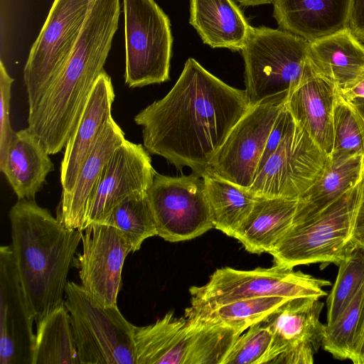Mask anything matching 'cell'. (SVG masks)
Instances as JSON below:
<instances>
[{
	"instance_id": "obj_1",
	"label": "cell",
	"mask_w": 364,
	"mask_h": 364,
	"mask_svg": "<svg viewBox=\"0 0 364 364\" xmlns=\"http://www.w3.org/2000/svg\"><path fill=\"white\" fill-rule=\"evenodd\" d=\"M250 107L245 90L230 87L189 58L171 90L134 120L149 154L202 176Z\"/></svg>"
},
{
	"instance_id": "obj_2",
	"label": "cell",
	"mask_w": 364,
	"mask_h": 364,
	"mask_svg": "<svg viewBox=\"0 0 364 364\" xmlns=\"http://www.w3.org/2000/svg\"><path fill=\"white\" fill-rule=\"evenodd\" d=\"M9 218L19 279L38 323L64 305L67 278L82 231L67 228L31 199L18 200Z\"/></svg>"
},
{
	"instance_id": "obj_3",
	"label": "cell",
	"mask_w": 364,
	"mask_h": 364,
	"mask_svg": "<svg viewBox=\"0 0 364 364\" xmlns=\"http://www.w3.org/2000/svg\"><path fill=\"white\" fill-rule=\"evenodd\" d=\"M117 31L108 18L88 14L65 63L28 114L27 129L49 155L60 152L75 130Z\"/></svg>"
},
{
	"instance_id": "obj_4",
	"label": "cell",
	"mask_w": 364,
	"mask_h": 364,
	"mask_svg": "<svg viewBox=\"0 0 364 364\" xmlns=\"http://www.w3.org/2000/svg\"><path fill=\"white\" fill-rule=\"evenodd\" d=\"M363 195L364 178L318 214L292 223L269 252L274 264L291 269L338 265L355 249L353 230Z\"/></svg>"
},
{
	"instance_id": "obj_5",
	"label": "cell",
	"mask_w": 364,
	"mask_h": 364,
	"mask_svg": "<svg viewBox=\"0 0 364 364\" xmlns=\"http://www.w3.org/2000/svg\"><path fill=\"white\" fill-rule=\"evenodd\" d=\"M241 51L252 106L288 94L298 85L309 59V42L282 29L250 26Z\"/></svg>"
},
{
	"instance_id": "obj_6",
	"label": "cell",
	"mask_w": 364,
	"mask_h": 364,
	"mask_svg": "<svg viewBox=\"0 0 364 364\" xmlns=\"http://www.w3.org/2000/svg\"><path fill=\"white\" fill-rule=\"evenodd\" d=\"M65 296L80 364H136L135 326L117 305L101 304L73 282Z\"/></svg>"
},
{
	"instance_id": "obj_7",
	"label": "cell",
	"mask_w": 364,
	"mask_h": 364,
	"mask_svg": "<svg viewBox=\"0 0 364 364\" xmlns=\"http://www.w3.org/2000/svg\"><path fill=\"white\" fill-rule=\"evenodd\" d=\"M125 83L132 88L169 80L173 38L168 16L154 0H122Z\"/></svg>"
},
{
	"instance_id": "obj_8",
	"label": "cell",
	"mask_w": 364,
	"mask_h": 364,
	"mask_svg": "<svg viewBox=\"0 0 364 364\" xmlns=\"http://www.w3.org/2000/svg\"><path fill=\"white\" fill-rule=\"evenodd\" d=\"M91 0H54L23 68L28 114L60 72L80 35Z\"/></svg>"
},
{
	"instance_id": "obj_9",
	"label": "cell",
	"mask_w": 364,
	"mask_h": 364,
	"mask_svg": "<svg viewBox=\"0 0 364 364\" xmlns=\"http://www.w3.org/2000/svg\"><path fill=\"white\" fill-rule=\"evenodd\" d=\"M329 285L328 280L274 264L270 268L258 267L248 271L220 268L210 275L205 284L191 287L189 291L191 300L220 304L262 296L322 298L327 295L324 288Z\"/></svg>"
},
{
	"instance_id": "obj_10",
	"label": "cell",
	"mask_w": 364,
	"mask_h": 364,
	"mask_svg": "<svg viewBox=\"0 0 364 364\" xmlns=\"http://www.w3.org/2000/svg\"><path fill=\"white\" fill-rule=\"evenodd\" d=\"M147 195L157 235L171 242L194 239L213 228L203 178L156 173Z\"/></svg>"
},
{
	"instance_id": "obj_11",
	"label": "cell",
	"mask_w": 364,
	"mask_h": 364,
	"mask_svg": "<svg viewBox=\"0 0 364 364\" xmlns=\"http://www.w3.org/2000/svg\"><path fill=\"white\" fill-rule=\"evenodd\" d=\"M327 159L294 120L249 190L256 197L299 199L321 176Z\"/></svg>"
},
{
	"instance_id": "obj_12",
	"label": "cell",
	"mask_w": 364,
	"mask_h": 364,
	"mask_svg": "<svg viewBox=\"0 0 364 364\" xmlns=\"http://www.w3.org/2000/svg\"><path fill=\"white\" fill-rule=\"evenodd\" d=\"M288 94H281L252 105L234 126L213 158V171L235 184L250 189L267 141Z\"/></svg>"
},
{
	"instance_id": "obj_13",
	"label": "cell",
	"mask_w": 364,
	"mask_h": 364,
	"mask_svg": "<svg viewBox=\"0 0 364 364\" xmlns=\"http://www.w3.org/2000/svg\"><path fill=\"white\" fill-rule=\"evenodd\" d=\"M323 307L321 298H294L281 305L263 321L272 338L264 363L312 364L322 346L325 326L320 316Z\"/></svg>"
},
{
	"instance_id": "obj_14",
	"label": "cell",
	"mask_w": 364,
	"mask_h": 364,
	"mask_svg": "<svg viewBox=\"0 0 364 364\" xmlns=\"http://www.w3.org/2000/svg\"><path fill=\"white\" fill-rule=\"evenodd\" d=\"M82 236V252L75 259L82 287L105 306L117 305L122 267L132 247L116 228L94 223Z\"/></svg>"
},
{
	"instance_id": "obj_15",
	"label": "cell",
	"mask_w": 364,
	"mask_h": 364,
	"mask_svg": "<svg viewBox=\"0 0 364 364\" xmlns=\"http://www.w3.org/2000/svg\"><path fill=\"white\" fill-rule=\"evenodd\" d=\"M156 173L144 146L126 139L112 154L88 200L82 231L89 225L104 223L125 198L146 192Z\"/></svg>"
},
{
	"instance_id": "obj_16",
	"label": "cell",
	"mask_w": 364,
	"mask_h": 364,
	"mask_svg": "<svg viewBox=\"0 0 364 364\" xmlns=\"http://www.w3.org/2000/svg\"><path fill=\"white\" fill-rule=\"evenodd\" d=\"M34 316L11 245L0 247V364H32Z\"/></svg>"
},
{
	"instance_id": "obj_17",
	"label": "cell",
	"mask_w": 364,
	"mask_h": 364,
	"mask_svg": "<svg viewBox=\"0 0 364 364\" xmlns=\"http://www.w3.org/2000/svg\"><path fill=\"white\" fill-rule=\"evenodd\" d=\"M338 87L314 67L309 58L285 106L295 122L329 156L333 146V107Z\"/></svg>"
},
{
	"instance_id": "obj_18",
	"label": "cell",
	"mask_w": 364,
	"mask_h": 364,
	"mask_svg": "<svg viewBox=\"0 0 364 364\" xmlns=\"http://www.w3.org/2000/svg\"><path fill=\"white\" fill-rule=\"evenodd\" d=\"M114 97L111 77L104 70L98 77L65 146L60 165L62 193H69L73 190L85 161L112 117L111 110Z\"/></svg>"
},
{
	"instance_id": "obj_19",
	"label": "cell",
	"mask_w": 364,
	"mask_h": 364,
	"mask_svg": "<svg viewBox=\"0 0 364 364\" xmlns=\"http://www.w3.org/2000/svg\"><path fill=\"white\" fill-rule=\"evenodd\" d=\"M280 29L309 42L348 28L350 0H274Z\"/></svg>"
},
{
	"instance_id": "obj_20",
	"label": "cell",
	"mask_w": 364,
	"mask_h": 364,
	"mask_svg": "<svg viewBox=\"0 0 364 364\" xmlns=\"http://www.w3.org/2000/svg\"><path fill=\"white\" fill-rule=\"evenodd\" d=\"M125 140L112 117L85 161L73 190L62 193L57 218L67 228L82 231L88 200L112 154Z\"/></svg>"
},
{
	"instance_id": "obj_21",
	"label": "cell",
	"mask_w": 364,
	"mask_h": 364,
	"mask_svg": "<svg viewBox=\"0 0 364 364\" xmlns=\"http://www.w3.org/2000/svg\"><path fill=\"white\" fill-rule=\"evenodd\" d=\"M0 170L18 200H34L54 165L40 141L26 128L16 132Z\"/></svg>"
},
{
	"instance_id": "obj_22",
	"label": "cell",
	"mask_w": 364,
	"mask_h": 364,
	"mask_svg": "<svg viewBox=\"0 0 364 364\" xmlns=\"http://www.w3.org/2000/svg\"><path fill=\"white\" fill-rule=\"evenodd\" d=\"M364 178V156L331 154L312 186L298 199L292 223L318 214Z\"/></svg>"
},
{
	"instance_id": "obj_23",
	"label": "cell",
	"mask_w": 364,
	"mask_h": 364,
	"mask_svg": "<svg viewBox=\"0 0 364 364\" xmlns=\"http://www.w3.org/2000/svg\"><path fill=\"white\" fill-rule=\"evenodd\" d=\"M297 205L298 199L257 197L234 238L249 252H269L291 226Z\"/></svg>"
},
{
	"instance_id": "obj_24",
	"label": "cell",
	"mask_w": 364,
	"mask_h": 364,
	"mask_svg": "<svg viewBox=\"0 0 364 364\" xmlns=\"http://www.w3.org/2000/svg\"><path fill=\"white\" fill-rule=\"evenodd\" d=\"M190 23L212 48L241 50L250 25L232 0H191Z\"/></svg>"
},
{
	"instance_id": "obj_25",
	"label": "cell",
	"mask_w": 364,
	"mask_h": 364,
	"mask_svg": "<svg viewBox=\"0 0 364 364\" xmlns=\"http://www.w3.org/2000/svg\"><path fill=\"white\" fill-rule=\"evenodd\" d=\"M136 364H185L189 343L187 319L168 312L155 323L135 326Z\"/></svg>"
},
{
	"instance_id": "obj_26",
	"label": "cell",
	"mask_w": 364,
	"mask_h": 364,
	"mask_svg": "<svg viewBox=\"0 0 364 364\" xmlns=\"http://www.w3.org/2000/svg\"><path fill=\"white\" fill-rule=\"evenodd\" d=\"M309 58L317 70L339 89L364 72V43L348 27L309 42Z\"/></svg>"
},
{
	"instance_id": "obj_27",
	"label": "cell",
	"mask_w": 364,
	"mask_h": 364,
	"mask_svg": "<svg viewBox=\"0 0 364 364\" xmlns=\"http://www.w3.org/2000/svg\"><path fill=\"white\" fill-rule=\"evenodd\" d=\"M202 177L214 228L234 237L257 197L249 189L218 176L210 167L205 170Z\"/></svg>"
},
{
	"instance_id": "obj_28",
	"label": "cell",
	"mask_w": 364,
	"mask_h": 364,
	"mask_svg": "<svg viewBox=\"0 0 364 364\" xmlns=\"http://www.w3.org/2000/svg\"><path fill=\"white\" fill-rule=\"evenodd\" d=\"M289 299L281 296H262L220 304L191 300V306L185 310L184 316L221 324L242 333L252 325L262 321Z\"/></svg>"
},
{
	"instance_id": "obj_29",
	"label": "cell",
	"mask_w": 364,
	"mask_h": 364,
	"mask_svg": "<svg viewBox=\"0 0 364 364\" xmlns=\"http://www.w3.org/2000/svg\"><path fill=\"white\" fill-rule=\"evenodd\" d=\"M80 363L70 315L65 306L36 323L32 364Z\"/></svg>"
},
{
	"instance_id": "obj_30",
	"label": "cell",
	"mask_w": 364,
	"mask_h": 364,
	"mask_svg": "<svg viewBox=\"0 0 364 364\" xmlns=\"http://www.w3.org/2000/svg\"><path fill=\"white\" fill-rule=\"evenodd\" d=\"M186 319L189 343L185 364H222L231 346L242 334L216 323L194 318Z\"/></svg>"
},
{
	"instance_id": "obj_31",
	"label": "cell",
	"mask_w": 364,
	"mask_h": 364,
	"mask_svg": "<svg viewBox=\"0 0 364 364\" xmlns=\"http://www.w3.org/2000/svg\"><path fill=\"white\" fill-rule=\"evenodd\" d=\"M104 224L116 228L139 250L144 241L157 235L156 223L146 192L133 193L119 203Z\"/></svg>"
},
{
	"instance_id": "obj_32",
	"label": "cell",
	"mask_w": 364,
	"mask_h": 364,
	"mask_svg": "<svg viewBox=\"0 0 364 364\" xmlns=\"http://www.w3.org/2000/svg\"><path fill=\"white\" fill-rule=\"evenodd\" d=\"M364 322V284L331 324L326 325L322 347L335 358L349 360Z\"/></svg>"
},
{
	"instance_id": "obj_33",
	"label": "cell",
	"mask_w": 364,
	"mask_h": 364,
	"mask_svg": "<svg viewBox=\"0 0 364 364\" xmlns=\"http://www.w3.org/2000/svg\"><path fill=\"white\" fill-rule=\"evenodd\" d=\"M333 123V146L331 154L364 156V117L351 102L342 96L339 88Z\"/></svg>"
},
{
	"instance_id": "obj_34",
	"label": "cell",
	"mask_w": 364,
	"mask_h": 364,
	"mask_svg": "<svg viewBox=\"0 0 364 364\" xmlns=\"http://www.w3.org/2000/svg\"><path fill=\"white\" fill-rule=\"evenodd\" d=\"M338 266L336 279L326 300V325L337 318L364 284V248L355 247Z\"/></svg>"
},
{
	"instance_id": "obj_35",
	"label": "cell",
	"mask_w": 364,
	"mask_h": 364,
	"mask_svg": "<svg viewBox=\"0 0 364 364\" xmlns=\"http://www.w3.org/2000/svg\"><path fill=\"white\" fill-rule=\"evenodd\" d=\"M272 338V331L263 321L252 325L235 340L222 364H262Z\"/></svg>"
},
{
	"instance_id": "obj_36",
	"label": "cell",
	"mask_w": 364,
	"mask_h": 364,
	"mask_svg": "<svg viewBox=\"0 0 364 364\" xmlns=\"http://www.w3.org/2000/svg\"><path fill=\"white\" fill-rule=\"evenodd\" d=\"M14 79L9 75L2 60L0 63V166L6 158L10 144L15 136L11 126L9 109Z\"/></svg>"
},
{
	"instance_id": "obj_37",
	"label": "cell",
	"mask_w": 364,
	"mask_h": 364,
	"mask_svg": "<svg viewBox=\"0 0 364 364\" xmlns=\"http://www.w3.org/2000/svg\"><path fill=\"white\" fill-rule=\"evenodd\" d=\"M293 121L294 119L292 116L284 105L277 117L269 135L266 146L259 163L257 173L262 168L269 156L276 150Z\"/></svg>"
},
{
	"instance_id": "obj_38",
	"label": "cell",
	"mask_w": 364,
	"mask_h": 364,
	"mask_svg": "<svg viewBox=\"0 0 364 364\" xmlns=\"http://www.w3.org/2000/svg\"><path fill=\"white\" fill-rule=\"evenodd\" d=\"M348 27L364 43V0H350Z\"/></svg>"
},
{
	"instance_id": "obj_39",
	"label": "cell",
	"mask_w": 364,
	"mask_h": 364,
	"mask_svg": "<svg viewBox=\"0 0 364 364\" xmlns=\"http://www.w3.org/2000/svg\"><path fill=\"white\" fill-rule=\"evenodd\" d=\"M339 90L342 96L350 102L355 99H364V72Z\"/></svg>"
},
{
	"instance_id": "obj_40",
	"label": "cell",
	"mask_w": 364,
	"mask_h": 364,
	"mask_svg": "<svg viewBox=\"0 0 364 364\" xmlns=\"http://www.w3.org/2000/svg\"><path fill=\"white\" fill-rule=\"evenodd\" d=\"M353 242L355 248H364V195L355 223Z\"/></svg>"
},
{
	"instance_id": "obj_41",
	"label": "cell",
	"mask_w": 364,
	"mask_h": 364,
	"mask_svg": "<svg viewBox=\"0 0 364 364\" xmlns=\"http://www.w3.org/2000/svg\"><path fill=\"white\" fill-rule=\"evenodd\" d=\"M349 360L354 364H364V322L355 341Z\"/></svg>"
},
{
	"instance_id": "obj_42",
	"label": "cell",
	"mask_w": 364,
	"mask_h": 364,
	"mask_svg": "<svg viewBox=\"0 0 364 364\" xmlns=\"http://www.w3.org/2000/svg\"><path fill=\"white\" fill-rule=\"evenodd\" d=\"M244 6H254L273 3L274 0H236Z\"/></svg>"
},
{
	"instance_id": "obj_43",
	"label": "cell",
	"mask_w": 364,
	"mask_h": 364,
	"mask_svg": "<svg viewBox=\"0 0 364 364\" xmlns=\"http://www.w3.org/2000/svg\"><path fill=\"white\" fill-rule=\"evenodd\" d=\"M351 102L355 105L358 110L364 117V99H355Z\"/></svg>"
}]
</instances>
